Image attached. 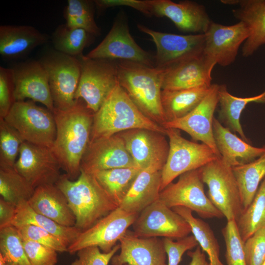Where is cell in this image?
Segmentation results:
<instances>
[{"instance_id":"d6a6232c","label":"cell","mask_w":265,"mask_h":265,"mask_svg":"<svg viewBox=\"0 0 265 265\" xmlns=\"http://www.w3.org/2000/svg\"><path fill=\"white\" fill-rule=\"evenodd\" d=\"M239 189L243 211L249 206L265 177V153L246 164L232 167Z\"/></svg>"},{"instance_id":"8992f818","label":"cell","mask_w":265,"mask_h":265,"mask_svg":"<svg viewBox=\"0 0 265 265\" xmlns=\"http://www.w3.org/2000/svg\"><path fill=\"white\" fill-rule=\"evenodd\" d=\"M39 61L47 74L54 108L64 110L72 107L81 73L79 58L53 49Z\"/></svg>"},{"instance_id":"7a4b0ae2","label":"cell","mask_w":265,"mask_h":265,"mask_svg":"<svg viewBox=\"0 0 265 265\" xmlns=\"http://www.w3.org/2000/svg\"><path fill=\"white\" fill-rule=\"evenodd\" d=\"M55 185L66 197L76 218L75 226L81 231L119 207L95 176L82 170L75 180L61 175Z\"/></svg>"},{"instance_id":"8d00e7d4","label":"cell","mask_w":265,"mask_h":265,"mask_svg":"<svg viewBox=\"0 0 265 265\" xmlns=\"http://www.w3.org/2000/svg\"><path fill=\"white\" fill-rule=\"evenodd\" d=\"M35 188L14 167H0V195L5 201L17 205L27 201Z\"/></svg>"},{"instance_id":"836d02e7","label":"cell","mask_w":265,"mask_h":265,"mask_svg":"<svg viewBox=\"0 0 265 265\" xmlns=\"http://www.w3.org/2000/svg\"><path fill=\"white\" fill-rule=\"evenodd\" d=\"M172 209L189 224L192 235L202 251L208 255L209 265H225L220 260L219 245L209 225L202 219L195 217L192 211L188 208L176 207Z\"/></svg>"},{"instance_id":"681fc988","label":"cell","mask_w":265,"mask_h":265,"mask_svg":"<svg viewBox=\"0 0 265 265\" xmlns=\"http://www.w3.org/2000/svg\"><path fill=\"white\" fill-rule=\"evenodd\" d=\"M17 205L0 199V227L8 225L14 217Z\"/></svg>"},{"instance_id":"db71d44e","label":"cell","mask_w":265,"mask_h":265,"mask_svg":"<svg viewBox=\"0 0 265 265\" xmlns=\"http://www.w3.org/2000/svg\"><path fill=\"white\" fill-rule=\"evenodd\" d=\"M128 265L125 264V265Z\"/></svg>"},{"instance_id":"d4e9b609","label":"cell","mask_w":265,"mask_h":265,"mask_svg":"<svg viewBox=\"0 0 265 265\" xmlns=\"http://www.w3.org/2000/svg\"><path fill=\"white\" fill-rule=\"evenodd\" d=\"M213 132L221 159L232 167L249 163L265 153V146H253L238 137L215 118L213 122Z\"/></svg>"},{"instance_id":"f6af8a7d","label":"cell","mask_w":265,"mask_h":265,"mask_svg":"<svg viewBox=\"0 0 265 265\" xmlns=\"http://www.w3.org/2000/svg\"><path fill=\"white\" fill-rule=\"evenodd\" d=\"M12 68L0 67V119H3L16 102Z\"/></svg>"},{"instance_id":"7402d4cb","label":"cell","mask_w":265,"mask_h":265,"mask_svg":"<svg viewBox=\"0 0 265 265\" xmlns=\"http://www.w3.org/2000/svg\"><path fill=\"white\" fill-rule=\"evenodd\" d=\"M119 243L120 253L112 258L111 265H168L162 239L138 237L128 230Z\"/></svg>"},{"instance_id":"1f68e13d","label":"cell","mask_w":265,"mask_h":265,"mask_svg":"<svg viewBox=\"0 0 265 265\" xmlns=\"http://www.w3.org/2000/svg\"><path fill=\"white\" fill-rule=\"evenodd\" d=\"M141 170L137 167H124L99 171L92 174L119 207Z\"/></svg>"},{"instance_id":"e575fe53","label":"cell","mask_w":265,"mask_h":265,"mask_svg":"<svg viewBox=\"0 0 265 265\" xmlns=\"http://www.w3.org/2000/svg\"><path fill=\"white\" fill-rule=\"evenodd\" d=\"M95 36L86 30L73 27L66 24L58 26L52 34L54 49L66 54L78 57L93 41Z\"/></svg>"},{"instance_id":"ac0fdd59","label":"cell","mask_w":265,"mask_h":265,"mask_svg":"<svg viewBox=\"0 0 265 265\" xmlns=\"http://www.w3.org/2000/svg\"><path fill=\"white\" fill-rule=\"evenodd\" d=\"M204 53L226 67L236 60L240 46L249 36V31L242 22L232 25H224L212 21L204 33Z\"/></svg>"},{"instance_id":"f35d334b","label":"cell","mask_w":265,"mask_h":265,"mask_svg":"<svg viewBox=\"0 0 265 265\" xmlns=\"http://www.w3.org/2000/svg\"><path fill=\"white\" fill-rule=\"evenodd\" d=\"M0 255L6 265H32L24 248L22 239L16 228L11 225L0 227Z\"/></svg>"},{"instance_id":"60d3db41","label":"cell","mask_w":265,"mask_h":265,"mask_svg":"<svg viewBox=\"0 0 265 265\" xmlns=\"http://www.w3.org/2000/svg\"><path fill=\"white\" fill-rule=\"evenodd\" d=\"M222 233L226 245L227 265H246L242 240L234 220L228 221Z\"/></svg>"},{"instance_id":"3957f363","label":"cell","mask_w":265,"mask_h":265,"mask_svg":"<svg viewBox=\"0 0 265 265\" xmlns=\"http://www.w3.org/2000/svg\"><path fill=\"white\" fill-rule=\"evenodd\" d=\"M116 64L120 86L143 114L162 127L166 122L161 104L165 69L126 61Z\"/></svg>"},{"instance_id":"603a6c76","label":"cell","mask_w":265,"mask_h":265,"mask_svg":"<svg viewBox=\"0 0 265 265\" xmlns=\"http://www.w3.org/2000/svg\"><path fill=\"white\" fill-rule=\"evenodd\" d=\"M214 60L204 53L165 69L162 90H179L212 85Z\"/></svg>"},{"instance_id":"5b68a950","label":"cell","mask_w":265,"mask_h":265,"mask_svg":"<svg viewBox=\"0 0 265 265\" xmlns=\"http://www.w3.org/2000/svg\"><path fill=\"white\" fill-rule=\"evenodd\" d=\"M208 197L228 221L238 220L243 212L239 189L232 167L221 158L199 169Z\"/></svg>"},{"instance_id":"bcb514c9","label":"cell","mask_w":265,"mask_h":265,"mask_svg":"<svg viewBox=\"0 0 265 265\" xmlns=\"http://www.w3.org/2000/svg\"><path fill=\"white\" fill-rule=\"evenodd\" d=\"M120 248V244H117L110 251L105 253L97 246L84 248L76 253L77 258L70 265H108Z\"/></svg>"},{"instance_id":"f546056e","label":"cell","mask_w":265,"mask_h":265,"mask_svg":"<svg viewBox=\"0 0 265 265\" xmlns=\"http://www.w3.org/2000/svg\"><path fill=\"white\" fill-rule=\"evenodd\" d=\"M251 103L265 104V90L249 97H238L230 94L225 84H219L218 104L219 119L233 132H237L240 138L249 143L240 122L241 114L246 106Z\"/></svg>"},{"instance_id":"484cf974","label":"cell","mask_w":265,"mask_h":265,"mask_svg":"<svg viewBox=\"0 0 265 265\" xmlns=\"http://www.w3.org/2000/svg\"><path fill=\"white\" fill-rule=\"evenodd\" d=\"M49 36L28 25L0 26V54L12 60L26 55L36 47L46 43Z\"/></svg>"},{"instance_id":"ab89813d","label":"cell","mask_w":265,"mask_h":265,"mask_svg":"<svg viewBox=\"0 0 265 265\" xmlns=\"http://www.w3.org/2000/svg\"><path fill=\"white\" fill-rule=\"evenodd\" d=\"M24 141L15 129L0 119V167H14Z\"/></svg>"},{"instance_id":"8fae6325","label":"cell","mask_w":265,"mask_h":265,"mask_svg":"<svg viewBox=\"0 0 265 265\" xmlns=\"http://www.w3.org/2000/svg\"><path fill=\"white\" fill-rule=\"evenodd\" d=\"M138 214L118 207L90 228L81 231L68 247L70 254L90 246L98 247L105 253L110 251L126 234Z\"/></svg>"},{"instance_id":"4316f807","label":"cell","mask_w":265,"mask_h":265,"mask_svg":"<svg viewBox=\"0 0 265 265\" xmlns=\"http://www.w3.org/2000/svg\"><path fill=\"white\" fill-rule=\"evenodd\" d=\"M27 202L36 212L58 224L67 227L75 226L76 218L67 198L55 184L35 188Z\"/></svg>"},{"instance_id":"c3c4849f","label":"cell","mask_w":265,"mask_h":265,"mask_svg":"<svg viewBox=\"0 0 265 265\" xmlns=\"http://www.w3.org/2000/svg\"><path fill=\"white\" fill-rule=\"evenodd\" d=\"M93 1L100 10L123 6L135 9L147 16H152L148 0H96Z\"/></svg>"},{"instance_id":"f907efd6","label":"cell","mask_w":265,"mask_h":265,"mask_svg":"<svg viewBox=\"0 0 265 265\" xmlns=\"http://www.w3.org/2000/svg\"><path fill=\"white\" fill-rule=\"evenodd\" d=\"M199 246H197L193 251H189L188 256L191 261L189 265H209L206 260V255Z\"/></svg>"},{"instance_id":"83f0119b","label":"cell","mask_w":265,"mask_h":265,"mask_svg":"<svg viewBox=\"0 0 265 265\" xmlns=\"http://www.w3.org/2000/svg\"><path fill=\"white\" fill-rule=\"evenodd\" d=\"M161 171L155 167L142 170L119 207L139 214L158 200L161 191Z\"/></svg>"},{"instance_id":"9a60e30c","label":"cell","mask_w":265,"mask_h":265,"mask_svg":"<svg viewBox=\"0 0 265 265\" xmlns=\"http://www.w3.org/2000/svg\"><path fill=\"white\" fill-rule=\"evenodd\" d=\"M14 168L34 188L55 184L61 175V166L51 148L25 141Z\"/></svg>"},{"instance_id":"ffe728a7","label":"cell","mask_w":265,"mask_h":265,"mask_svg":"<svg viewBox=\"0 0 265 265\" xmlns=\"http://www.w3.org/2000/svg\"><path fill=\"white\" fill-rule=\"evenodd\" d=\"M148 0L152 16L169 19L184 32L205 33L212 21L204 5L195 1Z\"/></svg>"},{"instance_id":"7dc6e473","label":"cell","mask_w":265,"mask_h":265,"mask_svg":"<svg viewBox=\"0 0 265 265\" xmlns=\"http://www.w3.org/2000/svg\"><path fill=\"white\" fill-rule=\"evenodd\" d=\"M162 240L168 258V265H178L186 252L198 246L193 235L176 240L169 238H163Z\"/></svg>"},{"instance_id":"52a82bcc","label":"cell","mask_w":265,"mask_h":265,"mask_svg":"<svg viewBox=\"0 0 265 265\" xmlns=\"http://www.w3.org/2000/svg\"><path fill=\"white\" fill-rule=\"evenodd\" d=\"M78 58L81 73L75 100H82L95 113L118 82L117 64L112 60L92 59L83 55Z\"/></svg>"},{"instance_id":"5bb4252c","label":"cell","mask_w":265,"mask_h":265,"mask_svg":"<svg viewBox=\"0 0 265 265\" xmlns=\"http://www.w3.org/2000/svg\"><path fill=\"white\" fill-rule=\"evenodd\" d=\"M132 226L133 235L141 238L163 237L177 240L191 233L187 221L159 199L142 210Z\"/></svg>"},{"instance_id":"7c38bea8","label":"cell","mask_w":265,"mask_h":265,"mask_svg":"<svg viewBox=\"0 0 265 265\" xmlns=\"http://www.w3.org/2000/svg\"><path fill=\"white\" fill-rule=\"evenodd\" d=\"M85 56L92 59H120L155 67V56L141 48L134 41L122 14L115 19L102 42Z\"/></svg>"},{"instance_id":"4fadbf2b","label":"cell","mask_w":265,"mask_h":265,"mask_svg":"<svg viewBox=\"0 0 265 265\" xmlns=\"http://www.w3.org/2000/svg\"><path fill=\"white\" fill-rule=\"evenodd\" d=\"M138 29L149 35L154 42L157 52L155 67L166 69L198 56L204 52V33L180 35L156 31L141 24Z\"/></svg>"},{"instance_id":"2e32d148","label":"cell","mask_w":265,"mask_h":265,"mask_svg":"<svg viewBox=\"0 0 265 265\" xmlns=\"http://www.w3.org/2000/svg\"><path fill=\"white\" fill-rule=\"evenodd\" d=\"M218 89L219 84H212L210 92L193 110L182 118L165 122L162 127L186 132L194 140L201 141L221 158L213 132L214 113L218 104Z\"/></svg>"},{"instance_id":"e0dca14e","label":"cell","mask_w":265,"mask_h":265,"mask_svg":"<svg viewBox=\"0 0 265 265\" xmlns=\"http://www.w3.org/2000/svg\"><path fill=\"white\" fill-rule=\"evenodd\" d=\"M119 133L136 167L142 170L150 167L162 169L169 149L165 134L144 129H132Z\"/></svg>"},{"instance_id":"44dd1931","label":"cell","mask_w":265,"mask_h":265,"mask_svg":"<svg viewBox=\"0 0 265 265\" xmlns=\"http://www.w3.org/2000/svg\"><path fill=\"white\" fill-rule=\"evenodd\" d=\"M15 101L26 99L43 104L52 112L54 106L47 75L39 60H28L12 68Z\"/></svg>"},{"instance_id":"816d5d0a","label":"cell","mask_w":265,"mask_h":265,"mask_svg":"<svg viewBox=\"0 0 265 265\" xmlns=\"http://www.w3.org/2000/svg\"><path fill=\"white\" fill-rule=\"evenodd\" d=\"M0 265H6L4 260L1 255H0Z\"/></svg>"},{"instance_id":"277c9868","label":"cell","mask_w":265,"mask_h":265,"mask_svg":"<svg viewBox=\"0 0 265 265\" xmlns=\"http://www.w3.org/2000/svg\"><path fill=\"white\" fill-rule=\"evenodd\" d=\"M135 129L165 134V129L143 114L118 81L105 103L94 113L90 141Z\"/></svg>"},{"instance_id":"cb8c5ba5","label":"cell","mask_w":265,"mask_h":265,"mask_svg":"<svg viewBox=\"0 0 265 265\" xmlns=\"http://www.w3.org/2000/svg\"><path fill=\"white\" fill-rule=\"evenodd\" d=\"M221 2L238 7L232 10L234 17L247 26L249 35L241 53L247 57L265 44V0H223Z\"/></svg>"},{"instance_id":"f5cc1de1","label":"cell","mask_w":265,"mask_h":265,"mask_svg":"<svg viewBox=\"0 0 265 265\" xmlns=\"http://www.w3.org/2000/svg\"><path fill=\"white\" fill-rule=\"evenodd\" d=\"M262 265H265V260Z\"/></svg>"},{"instance_id":"74e56055","label":"cell","mask_w":265,"mask_h":265,"mask_svg":"<svg viewBox=\"0 0 265 265\" xmlns=\"http://www.w3.org/2000/svg\"><path fill=\"white\" fill-rule=\"evenodd\" d=\"M93 1L68 0L64 10V18L68 26L82 28L95 37L101 33L94 19Z\"/></svg>"},{"instance_id":"7bdbcfd3","label":"cell","mask_w":265,"mask_h":265,"mask_svg":"<svg viewBox=\"0 0 265 265\" xmlns=\"http://www.w3.org/2000/svg\"><path fill=\"white\" fill-rule=\"evenodd\" d=\"M243 247L246 265H262L265 260V227L249 237Z\"/></svg>"},{"instance_id":"f1b7e54d","label":"cell","mask_w":265,"mask_h":265,"mask_svg":"<svg viewBox=\"0 0 265 265\" xmlns=\"http://www.w3.org/2000/svg\"><path fill=\"white\" fill-rule=\"evenodd\" d=\"M212 86L179 90H162L161 104L165 122L182 118L190 113L208 94Z\"/></svg>"},{"instance_id":"b9f144b4","label":"cell","mask_w":265,"mask_h":265,"mask_svg":"<svg viewBox=\"0 0 265 265\" xmlns=\"http://www.w3.org/2000/svg\"><path fill=\"white\" fill-rule=\"evenodd\" d=\"M14 227L22 239L39 243L52 248L57 252L68 251V245L63 239L42 228L31 224Z\"/></svg>"},{"instance_id":"6da1fadb","label":"cell","mask_w":265,"mask_h":265,"mask_svg":"<svg viewBox=\"0 0 265 265\" xmlns=\"http://www.w3.org/2000/svg\"><path fill=\"white\" fill-rule=\"evenodd\" d=\"M56 136L52 149L68 178L77 179L80 174L82 158L90 141L94 113L81 100L71 108L53 112Z\"/></svg>"},{"instance_id":"ba28073f","label":"cell","mask_w":265,"mask_h":265,"mask_svg":"<svg viewBox=\"0 0 265 265\" xmlns=\"http://www.w3.org/2000/svg\"><path fill=\"white\" fill-rule=\"evenodd\" d=\"M24 141L52 148L56 136L53 113L31 100L16 101L3 118Z\"/></svg>"},{"instance_id":"9c48e42d","label":"cell","mask_w":265,"mask_h":265,"mask_svg":"<svg viewBox=\"0 0 265 265\" xmlns=\"http://www.w3.org/2000/svg\"><path fill=\"white\" fill-rule=\"evenodd\" d=\"M169 138V152L161 171V191L181 175L198 169L218 158L207 145L184 138L179 130L165 129Z\"/></svg>"},{"instance_id":"30bf717a","label":"cell","mask_w":265,"mask_h":265,"mask_svg":"<svg viewBox=\"0 0 265 265\" xmlns=\"http://www.w3.org/2000/svg\"><path fill=\"white\" fill-rule=\"evenodd\" d=\"M203 184L199 169L186 172L162 190L159 199L171 209L185 207L203 218L222 217L205 194Z\"/></svg>"},{"instance_id":"4dcf8cb0","label":"cell","mask_w":265,"mask_h":265,"mask_svg":"<svg viewBox=\"0 0 265 265\" xmlns=\"http://www.w3.org/2000/svg\"><path fill=\"white\" fill-rule=\"evenodd\" d=\"M24 224H31L42 228L63 239L68 246L81 232L75 226L61 225L37 213L26 201H21L17 205L15 215L8 225L17 226Z\"/></svg>"},{"instance_id":"d590c367","label":"cell","mask_w":265,"mask_h":265,"mask_svg":"<svg viewBox=\"0 0 265 265\" xmlns=\"http://www.w3.org/2000/svg\"><path fill=\"white\" fill-rule=\"evenodd\" d=\"M236 223L243 242L257 230L265 227V177L251 203Z\"/></svg>"},{"instance_id":"ee69618b","label":"cell","mask_w":265,"mask_h":265,"mask_svg":"<svg viewBox=\"0 0 265 265\" xmlns=\"http://www.w3.org/2000/svg\"><path fill=\"white\" fill-rule=\"evenodd\" d=\"M24 248L32 265H55L58 262L57 252L39 243L22 239Z\"/></svg>"},{"instance_id":"d6986e66","label":"cell","mask_w":265,"mask_h":265,"mask_svg":"<svg viewBox=\"0 0 265 265\" xmlns=\"http://www.w3.org/2000/svg\"><path fill=\"white\" fill-rule=\"evenodd\" d=\"M136 167L119 133L90 141L80 170L93 174L114 168Z\"/></svg>"}]
</instances>
